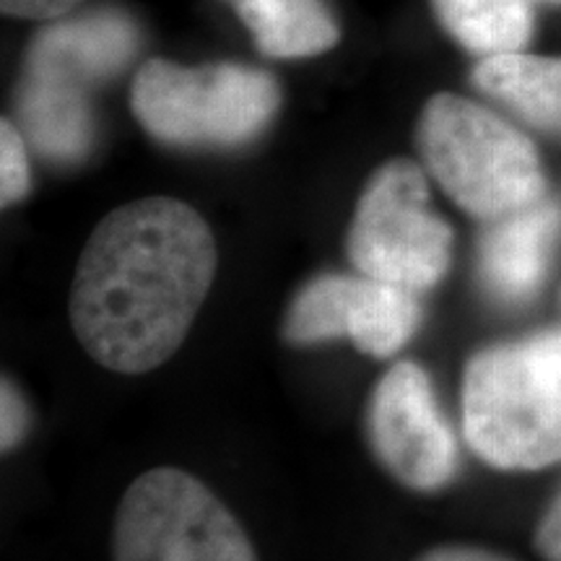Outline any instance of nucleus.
<instances>
[{
  "label": "nucleus",
  "instance_id": "obj_1",
  "mask_svg": "<svg viewBox=\"0 0 561 561\" xmlns=\"http://www.w3.org/2000/svg\"><path fill=\"white\" fill-rule=\"evenodd\" d=\"M216 276L214 231L187 203L144 198L91 231L70 286V325L104 369L144 375L191 333Z\"/></svg>",
  "mask_w": 561,
  "mask_h": 561
},
{
  "label": "nucleus",
  "instance_id": "obj_2",
  "mask_svg": "<svg viewBox=\"0 0 561 561\" xmlns=\"http://www.w3.org/2000/svg\"><path fill=\"white\" fill-rule=\"evenodd\" d=\"M468 447L500 471L561 460V328L486 346L462 371Z\"/></svg>",
  "mask_w": 561,
  "mask_h": 561
},
{
  "label": "nucleus",
  "instance_id": "obj_3",
  "mask_svg": "<svg viewBox=\"0 0 561 561\" xmlns=\"http://www.w3.org/2000/svg\"><path fill=\"white\" fill-rule=\"evenodd\" d=\"M416 146L442 193L483 224L549 195L536 144L494 110L460 94L439 91L424 104Z\"/></svg>",
  "mask_w": 561,
  "mask_h": 561
},
{
  "label": "nucleus",
  "instance_id": "obj_4",
  "mask_svg": "<svg viewBox=\"0 0 561 561\" xmlns=\"http://www.w3.org/2000/svg\"><path fill=\"white\" fill-rule=\"evenodd\" d=\"M278 104V81L268 70L237 62L187 68L157 58L140 66L130 89L140 128L174 149L250 144L268 128Z\"/></svg>",
  "mask_w": 561,
  "mask_h": 561
},
{
  "label": "nucleus",
  "instance_id": "obj_5",
  "mask_svg": "<svg viewBox=\"0 0 561 561\" xmlns=\"http://www.w3.org/2000/svg\"><path fill=\"white\" fill-rule=\"evenodd\" d=\"M362 276L409 291L439 284L453 261V229L430 206V182L416 161L390 159L371 174L346 237Z\"/></svg>",
  "mask_w": 561,
  "mask_h": 561
},
{
  "label": "nucleus",
  "instance_id": "obj_6",
  "mask_svg": "<svg viewBox=\"0 0 561 561\" xmlns=\"http://www.w3.org/2000/svg\"><path fill=\"white\" fill-rule=\"evenodd\" d=\"M112 561H257L248 533L206 483L153 468L123 494Z\"/></svg>",
  "mask_w": 561,
  "mask_h": 561
},
{
  "label": "nucleus",
  "instance_id": "obj_7",
  "mask_svg": "<svg viewBox=\"0 0 561 561\" xmlns=\"http://www.w3.org/2000/svg\"><path fill=\"white\" fill-rule=\"evenodd\" d=\"M421 320L419 294L369 276L322 273L291 299L284 339L294 346L346 339L375 359L396 356Z\"/></svg>",
  "mask_w": 561,
  "mask_h": 561
},
{
  "label": "nucleus",
  "instance_id": "obj_8",
  "mask_svg": "<svg viewBox=\"0 0 561 561\" xmlns=\"http://www.w3.org/2000/svg\"><path fill=\"white\" fill-rule=\"evenodd\" d=\"M367 437L385 471L413 491H437L458 471V445L430 375L413 362L392 364L371 390Z\"/></svg>",
  "mask_w": 561,
  "mask_h": 561
},
{
  "label": "nucleus",
  "instance_id": "obj_9",
  "mask_svg": "<svg viewBox=\"0 0 561 561\" xmlns=\"http://www.w3.org/2000/svg\"><path fill=\"white\" fill-rule=\"evenodd\" d=\"M561 242V203L551 195L489 221L479 242V276L491 299L523 305L541 289Z\"/></svg>",
  "mask_w": 561,
  "mask_h": 561
},
{
  "label": "nucleus",
  "instance_id": "obj_10",
  "mask_svg": "<svg viewBox=\"0 0 561 561\" xmlns=\"http://www.w3.org/2000/svg\"><path fill=\"white\" fill-rule=\"evenodd\" d=\"M138 50L140 30L130 13L123 9H94L42 26L26 50V62L62 70L91 87H100L121 76Z\"/></svg>",
  "mask_w": 561,
  "mask_h": 561
},
{
  "label": "nucleus",
  "instance_id": "obj_11",
  "mask_svg": "<svg viewBox=\"0 0 561 561\" xmlns=\"http://www.w3.org/2000/svg\"><path fill=\"white\" fill-rule=\"evenodd\" d=\"M89 83L60 70L24 62L19 83V121L26 144L45 159L79 161L94 144Z\"/></svg>",
  "mask_w": 561,
  "mask_h": 561
},
{
  "label": "nucleus",
  "instance_id": "obj_12",
  "mask_svg": "<svg viewBox=\"0 0 561 561\" xmlns=\"http://www.w3.org/2000/svg\"><path fill=\"white\" fill-rule=\"evenodd\" d=\"M471 83L525 125L561 138V58L525 50L481 58Z\"/></svg>",
  "mask_w": 561,
  "mask_h": 561
},
{
  "label": "nucleus",
  "instance_id": "obj_13",
  "mask_svg": "<svg viewBox=\"0 0 561 561\" xmlns=\"http://www.w3.org/2000/svg\"><path fill=\"white\" fill-rule=\"evenodd\" d=\"M255 47L276 60L314 58L333 50L341 26L325 0H227Z\"/></svg>",
  "mask_w": 561,
  "mask_h": 561
},
{
  "label": "nucleus",
  "instance_id": "obj_14",
  "mask_svg": "<svg viewBox=\"0 0 561 561\" xmlns=\"http://www.w3.org/2000/svg\"><path fill=\"white\" fill-rule=\"evenodd\" d=\"M536 0H432L439 26L462 50L494 58L523 53L536 30Z\"/></svg>",
  "mask_w": 561,
  "mask_h": 561
},
{
  "label": "nucleus",
  "instance_id": "obj_15",
  "mask_svg": "<svg viewBox=\"0 0 561 561\" xmlns=\"http://www.w3.org/2000/svg\"><path fill=\"white\" fill-rule=\"evenodd\" d=\"M32 185L26 138L11 121L0 123V201L9 208L24 201Z\"/></svg>",
  "mask_w": 561,
  "mask_h": 561
},
{
  "label": "nucleus",
  "instance_id": "obj_16",
  "mask_svg": "<svg viewBox=\"0 0 561 561\" xmlns=\"http://www.w3.org/2000/svg\"><path fill=\"white\" fill-rule=\"evenodd\" d=\"M3 424H0V442H3V450L9 453L11 447H16L21 437L26 434L30 426V411H26L24 398L19 396V390L5 380L3 382Z\"/></svg>",
  "mask_w": 561,
  "mask_h": 561
},
{
  "label": "nucleus",
  "instance_id": "obj_17",
  "mask_svg": "<svg viewBox=\"0 0 561 561\" xmlns=\"http://www.w3.org/2000/svg\"><path fill=\"white\" fill-rule=\"evenodd\" d=\"M533 546L543 561H561V489L538 520L536 533H533Z\"/></svg>",
  "mask_w": 561,
  "mask_h": 561
},
{
  "label": "nucleus",
  "instance_id": "obj_18",
  "mask_svg": "<svg viewBox=\"0 0 561 561\" xmlns=\"http://www.w3.org/2000/svg\"><path fill=\"white\" fill-rule=\"evenodd\" d=\"M83 0H0L5 16L32 19V21H55L68 16Z\"/></svg>",
  "mask_w": 561,
  "mask_h": 561
},
{
  "label": "nucleus",
  "instance_id": "obj_19",
  "mask_svg": "<svg viewBox=\"0 0 561 561\" xmlns=\"http://www.w3.org/2000/svg\"><path fill=\"white\" fill-rule=\"evenodd\" d=\"M416 561H515L504 553H496L481 546H437V549L421 553Z\"/></svg>",
  "mask_w": 561,
  "mask_h": 561
},
{
  "label": "nucleus",
  "instance_id": "obj_20",
  "mask_svg": "<svg viewBox=\"0 0 561 561\" xmlns=\"http://www.w3.org/2000/svg\"><path fill=\"white\" fill-rule=\"evenodd\" d=\"M543 3H557V5H561V0H543Z\"/></svg>",
  "mask_w": 561,
  "mask_h": 561
}]
</instances>
